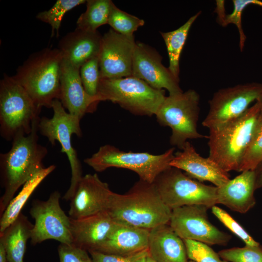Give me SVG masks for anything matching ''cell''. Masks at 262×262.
Listing matches in <instances>:
<instances>
[{"instance_id": "12", "label": "cell", "mask_w": 262, "mask_h": 262, "mask_svg": "<svg viewBox=\"0 0 262 262\" xmlns=\"http://www.w3.org/2000/svg\"><path fill=\"white\" fill-rule=\"evenodd\" d=\"M60 193L55 191L45 201L35 200L30 213L35 220L32 231L31 243L35 245L52 239L60 244H72L70 217L60 204Z\"/></svg>"}, {"instance_id": "15", "label": "cell", "mask_w": 262, "mask_h": 262, "mask_svg": "<svg viewBox=\"0 0 262 262\" xmlns=\"http://www.w3.org/2000/svg\"><path fill=\"white\" fill-rule=\"evenodd\" d=\"M162 61V56L154 49L142 42H136L131 76L144 81L155 89H165L169 95L182 92L180 81L163 65Z\"/></svg>"}, {"instance_id": "21", "label": "cell", "mask_w": 262, "mask_h": 262, "mask_svg": "<svg viewBox=\"0 0 262 262\" xmlns=\"http://www.w3.org/2000/svg\"><path fill=\"white\" fill-rule=\"evenodd\" d=\"M102 36L98 31L91 32L76 28L60 39L58 49L63 59L80 68L85 62L98 57Z\"/></svg>"}, {"instance_id": "7", "label": "cell", "mask_w": 262, "mask_h": 262, "mask_svg": "<svg viewBox=\"0 0 262 262\" xmlns=\"http://www.w3.org/2000/svg\"><path fill=\"white\" fill-rule=\"evenodd\" d=\"M174 147L164 153L155 155L148 152L121 151L115 146L105 145L84 162L97 172L110 167L122 168L135 172L140 180L153 183L158 176L171 167L170 163L174 156Z\"/></svg>"}, {"instance_id": "31", "label": "cell", "mask_w": 262, "mask_h": 262, "mask_svg": "<svg viewBox=\"0 0 262 262\" xmlns=\"http://www.w3.org/2000/svg\"><path fill=\"white\" fill-rule=\"evenodd\" d=\"M262 161V113L260 114L254 132L241 164L239 171L254 170Z\"/></svg>"}, {"instance_id": "37", "label": "cell", "mask_w": 262, "mask_h": 262, "mask_svg": "<svg viewBox=\"0 0 262 262\" xmlns=\"http://www.w3.org/2000/svg\"><path fill=\"white\" fill-rule=\"evenodd\" d=\"M88 252L92 262H135L139 258L148 252L147 249L131 256H121L94 250Z\"/></svg>"}, {"instance_id": "29", "label": "cell", "mask_w": 262, "mask_h": 262, "mask_svg": "<svg viewBox=\"0 0 262 262\" xmlns=\"http://www.w3.org/2000/svg\"><path fill=\"white\" fill-rule=\"evenodd\" d=\"M144 24L143 19L120 10L112 1L108 24L114 31L125 36H132L134 32Z\"/></svg>"}, {"instance_id": "20", "label": "cell", "mask_w": 262, "mask_h": 262, "mask_svg": "<svg viewBox=\"0 0 262 262\" xmlns=\"http://www.w3.org/2000/svg\"><path fill=\"white\" fill-rule=\"evenodd\" d=\"M150 230L116 222L104 242L94 251L130 256L148 249Z\"/></svg>"}, {"instance_id": "5", "label": "cell", "mask_w": 262, "mask_h": 262, "mask_svg": "<svg viewBox=\"0 0 262 262\" xmlns=\"http://www.w3.org/2000/svg\"><path fill=\"white\" fill-rule=\"evenodd\" d=\"M41 108L13 76L4 74L0 81V134L3 139L12 141L29 134Z\"/></svg>"}, {"instance_id": "10", "label": "cell", "mask_w": 262, "mask_h": 262, "mask_svg": "<svg viewBox=\"0 0 262 262\" xmlns=\"http://www.w3.org/2000/svg\"><path fill=\"white\" fill-rule=\"evenodd\" d=\"M162 199L170 209L188 205L212 208L217 204V187L205 185L182 170L170 167L153 182Z\"/></svg>"}, {"instance_id": "17", "label": "cell", "mask_w": 262, "mask_h": 262, "mask_svg": "<svg viewBox=\"0 0 262 262\" xmlns=\"http://www.w3.org/2000/svg\"><path fill=\"white\" fill-rule=\"evenodd\" d=\"M80 69L63 59L59 100L69 114L81 120L86 114L94 112L101 100L98 95L93 97L85 91Z\"/></svg>"}, {"instance_id": "27", "label": "cell", "mask_w": 262, "mask_h": 262, "mask_svg": "<svg viewBox=\"0 0 262 262\" xmlns=\"http://www.w3.org/2000/svg\"><path fill=\"white\" fill-rule=\"evenodd\" d=\"M112 0H88L86 9L77 21V28L82 30L95 32L97 29L108 24Z\"/></svg>"}, {"instance_id": "41", "label": "cell", "mask_w": 262, "mask_h": 262, "mask_svg": "<svg viewBox=\"0 0 262 262\" xmlns=\"http://www.w3.org/2000/svg\"><path fill=\"white\" fill-rule=\"evenodd\" d=\"M148 255V252L139 258L135 261V262H147V258Z\"/></svg>"}, {"instance_id": "39", "label": "cell", "mask_w": 262, "mask_h": 262, "mask_svg": "<svg viewBox=\"0 0 262 262\" xmlns=\"http://www.w3.org/2000/svg\"><path fill=\"white\" fill-rule=\"evenodd\" d=\"M0 262H8L6 251L1 242H0Z\"/></svg>"}, {"instance_id": "13", "label": "cell", "mask_w": 262, "mask_h": 262, "mask_svg": "<svg viewBox=\"0 0 262 262\" xmlns=\"http://www.w3.org/2000/svg\"><path fill=\"white\" fill-rule=\"evenodd\" d=\"M209 208L203 205H192L174 209L169 224L183 240L208 245H226L231 236L220 231L209 221L207 213Z\"/></svg>"}, {"instance_id": "11", "label": "cell", "mask_w": 262, "mask_h": 262, "mask_svg": "<svg viewBox=\"0 0 262 262\" xmlns=\"http://www.w3.org/2000/svg\"><path fill=\"white\" fill-rule=\"evenodd\" d=\"M262 88V83L251 82L218 90L209 101V111L202 125L210 130L239 117L257 101Z\"/></svg>"}, {"instance_id": "36", "label": "cell", "mask_w": 262, "mask_h": 262, "mask_svg": "<svg viewBox=\"0 0 262 262\" xmlns=\"http://www.w3.org/2000/svg\"><path fill=\"white\" fill-rule=\"evenodd\" d=\"M87 252L73 244H60L58 247L59 262H92Z\"/></svg>"}, {"instance_id": "40", "label": "cell", "mask_w": 262, "mask_h": 262, "mask_svg": "<svg viewBox=\"0 0 262 262\" xmlns=\"http://www.w3.org/2000/svg\"><path fill=\"white\" fill-rule=\"evenodd\" d=\"M256 101L259 104L261 112L262 113V88L260 96Z\"/></svg>"}, {"instance_id": "38", "label": "cell", "mask_w": 262, "mask_h": 262, "mask_svg": "<svg viewBox=\"0 0 262 262\" xmlns=\"http://www.w3.org/2000/svg\"><path fill=\"white\" fill-rule=\"evenodd\" d=\"M256 190L262 187V161L254 170Z\"/></svg>"}, {"instance_id": "23", "label": "cell", "mask_w": 262, "mask_h": 262, "mask_svg": "<svg viewBox=\"0 0 262 262\" xmlns=\"http://www.w3.org/2000/svg\"><path fill=\"white\" fill-rule=\"evenodd\" d=\"M148 252L156 262H187L186 246L169 224L150 230Z\"/></svg>"}, {"instance_id": "18", "label": "cell", "mask_w": 262, "mask_h": 262, "mask_svg": "<svg viewBox=\"0 0 262 262\" xmlns=\"http://www.w3.org/2000/svg\"><path fill=\"white\" fill-rule=\"evenodd\" d=\"M170 165L183 171L192 179L200 182H211L216 187L222 186L230 180L228 172L209 157L201 156L189 141L181 151L175 153Z\"/></svg>"}, {"instance_id": "16", "label": "cell", "mask_w": 262, "mask_h": 262, "mask_svg": "<svg viewBox=\"0 0 262 262\" xmlns=\"http://www.w3.org/2000/svg\"><path fill=\"white\" fill-rule=\"evenodd\" d=\"M112 193L97 174L82 176L70 200L69 216L79 219L107 212Z\"/></svg>"}, {"instance_id": "30", "label": "cell", "mask_w": 262, "mask_h": 262, "mask_svg": "<svg viewBox=\"0 0 262 262\" xmlns=\"http://www.w3.org/2000/svg\"><path fill=\"white\" fill-rule=\"evenodd\" d=\"M84 0H58L49 10L39 13L37 19L49 24L51 27V37L56 31L57 35L65 14L73 8L84 3Z\"/></svg>"}, {"instance_id": "1", "label": "cell", "mask_w": 262, "mask_h": 262, "mask_svg": "<svg viewBox=\"0 0 262 262\" xmlns=\"http://www.w3.org/2000/svg\"><path fill=\"white\" fill-rule=\"evenodd\" d=\"M40 118L33 122L29 134L15 137L10 149L0 154V179L4 189L0 199V215L14 197L17 190L44 168L42 162L48 150L38 143Z\"/></svg>"}, {"instance_id": "19", "label": "cell", "mask_w": 262, "mask_h": 262, "mask_svg": "<svg viewBox=\"0 0 262 262\" xmlns=\"http://www.w3.org/2000/svg\"><path fill=\"white\" fill-rule=\"evenodd\" d=\"M115 223L106 211L79 219L70 218L72 244L88 251L95 250Z\"/></svg>"}, {"instance_id": "3", "label": "cell", "mask_w": 262, "mask_h": 262, "mask_svg": "<svg viewBox=\"0 0 262 262\" xmlns=\"http://www.w3.org/2000/svg\"><path fill=\"white\" fill-rule=\"evenodd\" d=\"M63 59L58 48H44L31 54L12 76L40 108H50L59 100Z\"/></svg>"}, {"instance_id": "9", "label": "cell", "mask_w": 262, "mask_h": 262, "mask_svg": "<svg viewBox=\"0 0 262 262\" xmlns=\"http://www.w3.org/2000/svg\"><path fill=\"white\" fill-rule=\"evenodd\" d=\"M51 108L53 111L51 118L44 116L40 118L39 131L48 139L52 146L55 145L56 141H58L61 146V151L67 156L70 165L71 177L69 187L63 198L70 200L82 177V164L71 142L73 134L78 137L82 136L81 119L66 112L59 99L53 101Z\"/></svg>"}, {"instance_id": "34", "label": "cell", "mask_w": 262, "mask_h": 262, "mask_svg": "<svg viewBox=\"0 0 262 262\" xmlns=\"http://www.w3.org/2000/svg\"><path fill=\"white\" fill-rule=\"evenodd\" d=\"M187 251L188 259L195 262H229L220 259L208 245L191 240H183Z\"/></svg>"}, {"instance_id": "43", "label": "cell", "mask_w": 262, "mask_h": 262, "mask_svg": "<svg viewBox=\"0 0 262 262\" xmlns=\"http://www.w3.org/2000/svg\"><path fill=\"white\" fill-rule=\"evenodd\" d=\"M187 262H194L193 261H192V260H190L189 261H187Z\"/></svg>"}, {"instance_id": "25", "label": "cell", "mask_w": 262, "mask_h": 262, "mask_svg": "<svg viewBox=\"0 0 262 262\" xmlns=\"http://www.w3.org/2000/svg\"><path fill=\"white\" fill-rule=\"evenodd\" d=\"M55 168V165L43 168L36 173L23 185L20 191L13 198L4 212L0 215V234L17 218L33 192Z\"/></svg>"}, {"instance_id": "26", "label": "cell", "mask_w": 262, "mask_h": 262, "mask_svg": "<svg viewBox=\"0 0 262 262\" xmlns=\"http://www.w3.org/2000/svg\"><path fill=\"white\" fill-rule=\"evenodd\" d=\"M201 13V11H199L196 13L189 18L184 24L174 31L161 33L168 55L169 64L168 68L175 78L179 81L180 54L190 29Z\"/></svg>"}, {"instance_id": "28", "label": "cell", "mask_w": 262, "mask_h": 262, "mask_svg": "<svg viewBox=\"0 0 262 262\" xmlns=\"http://www.w3.org/2000/svg\"><path fill=\"white\" fill-rule=\"evenodd\" d=\"M233 11L229 15L225 14L224 4L216 6L217 19L220 24L226 26L229 24H233L237 27L240 35V49H243L246 36L242 26V15L245 8L249 4H256L262 7V1L258 0H233Z\"/></svg>"}, {"instance_id": "2", "label": "cell", "mask_w": 262, "mask_h": 262, "mask_svg": "<svg viewBox=\"0 0 262 262\" xmlns=\"http://www.w3.org/2000/svg\"><path fill=\"white\" fill-rule=\"evenodd\" d=\"M107 212L116 222L150 230L169 224L172 210L153 183L140 180L125 194L113 192Z\"/></svg>"}, {"instance_id": "6", "label": "cell", "mask_w": 262, "mask_h": 262, "mask_svg": "<svg viewBox=\"0 0 262 262\" xmlns=\"http://www.w3.org/2000/svg\"><path fill=\"white\" fill-rule=\"evenodd\" d=\"M97 95L137 115H155L166 96L164 90L155 89L133 76L100 79Z\"/></svg>"}, {"instance_id": "14", "label": "cell", "mask_w": 262, "mask_h": 262, "mask_svg": "<svg viewBox=\"0 0 262 262\" xmlns=\"http://www.w3.org/2000/svg\"><path fill=\"white\" fill-rule=\"evenodd\" d=\"M134 36H125L110 29L102 36L98 55L100 79L131 76Z\"/></svg>"}, {"instance_id": "24", "label": "cell", "mask_w": 262, "mask_h": 262, "mask_svg": "<svg viewBox=\"0 0 262 262\" xmlns=\"http://www.w3.org/2000/svg\"><path fill=\"white\" fill-rule=\"evenodd\" d=\"M33 227L21 213L0 234V242L5 247L8 262H24L27 242L31 238Z\"/></svg>"}, {"instance_id": "4", "label": "cell", "mask_w": 262, "mask_h": 262, "mask_svg": "<svg viewBox=\"0 0 262 262\" xmlns=\"http://www.w3.org/2000/svg\"><path fill=\"white\" fill-rule=\"evenodd\" d=\"M261 113L256 101L239 117L209 130L208 157L228 172H239Z\"/></svg>"}, {"instance_id": "35", "label": "cell", "mask_w": 262, "mask_h": 262, "mask_svg": "<svg viewBox=\"0 0 262 262\" xmlns=\"http://www.w3.org/2000/svg\"><path fill=\"white\" fill-rule=\"evenodd\" d=\"M211 208L213 213L219 221L233 233L241 239L245 243L246 245L249 246H258L260 245L226 211L216 205L213 206Z\"/></svg>"}, {"instance_id": "8", "label": "cell", "mask_w": 262, "mask_h": 262, "mask_svg": "<svg viewBox=\"0 0 262 262\" xmlns=\"http://www.w3.org/2000/svg\"><path fill=\"white\" fill-rule=\"evenodd\" d=\"M199 95L193 89L166 96L155 115L159 124L171 128L170 143L182 149L188 139L208 136L197 129Z\"/></svg>"}, {"instance_id": "22", "label": "cell", "mask_w": 262, "mask_h": 262, "mask_svg": "<svg viewBox=\"0 0 262 262\" xmlns=\"http://www.w3.org/2000/svg\"><path fill=\"white\" fill-rule=\"evenodd\" d=\"M226 184L217 187V204H222L231 210L244 213L256 203L254 170H246Z\"/></svg>"}, {"instance_id": "32", "label": "cell", "mask_w": 262, "mask_h": 262, "mask_svg": "<svg viewBox=\"0 0 262 262\" xmlns=\"http://www.w3.org/2000/svg\"><path fill=\"white\" fill-rule=\"evenodd\" d=\"M220 258L229 262H262V246L246 245L220 251Z\"/></svg>"}, {"instance_id": "33", "label": "cell", "mask_w": 262, "mask_h": 262, "mask_svg": "<svg viewBox=\"0 0 262 262\" xmlns=\"http://www.w3.org/2000/svg\"><path fill=\"white\" fill-rule=\"evenodd\" d=\"M80 74L83 86L89 95L97 96L100 80L98 57L93 58L80 67Z\"/></svg>"}, {"instance_id": "42", "label": "cell", "mask_w": 262, "mask_h": 262, "mask_svg": "<svg viewBox=\"0 0 262 262\" xmlns=\"http://www.w3.org/2000/svg\"><path fill=\"white\" fill-rule=\"evenodd\" d=\"M147 262H156L152 259H151L149 255L147 258Z\"/></svg>"}]
</instances>
